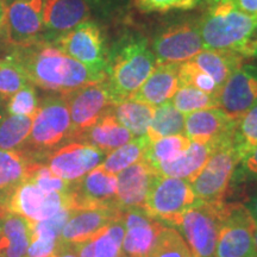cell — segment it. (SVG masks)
<instances>
[{
	"label": "cell",
	"instance_id": "cell-1",
	"mask_svg": "<svg viewBox=\"0 0 257 257\" xmlns=\"http://www.w3.org/2000/svg\"><path fill=\"white\" fill-rule=\"evenodd\" d=\"M6 56L21 67L35 87L56 94H67L83 86L105 81L107 78L104 70L80 63L50 40L12 48Z\"/></svg>",
	"mask_w": 257,
	"mask_h": 257
},
{
	"label": "cell",
	"instance_id": "cell-2",
	"mask_svg": "<svg viewBox=\"0 0 257 257\" xmlns=\"http://www.w3.org/2000/svg\"><path fill=\"white\" fill-rule=\"evenodd\" d=\"M157 60L146 37L130 36L110 50L106 83L114 104L127 100L156 68Z\"/></svg>",
	"mask_w": 257,
	"mask_h": 257
},
{
	"label": "cell",
	"instance_id": "cell-3",
	"mask_svg": "<svg viewBox=\"0 0 257 257\" xmlns=\"http://www.w3.org/2000/svg\"><path fill=\"white\" fill-rule=\"evenodd\" d=\"M198 21L205 49L239 53L257 30V18L239 11L230 0H211Z\"/></svg>",
	"mask_w": 257,
	"mask_h": 257
},
{
	"label": "cell",
	"instance_id": "cell-4",
	"mask_svg": "<svg viewBox=\"0 0 257 257\" xmlns=\"http://www.w3.org/2000/svg\"><path fill=\"white\" fill-rule=\"evenodd\" d=\"M72 120L63 94L46 95L35 114L31 133L22 152L34 162L44 163L51 153L70 142Z\"/></svg>",
	"mask_w": 257,
	"mask_h": 257
},
{
	"label": "cell",
	"instance_id": "cell-5",
	"mask_svg": "<svg viewBox=\"0 0 257 257\" xmlns=\"http://www.w3.org/2000/svg\"><path fill=\"white\" fill-rule=\"evenodd\" d=\"M240 160L242 153L234 142V137L217 143L200 174L191 182L197 200L205 204L224 201Z\"/></svg>",
	"mask_w": 257,
	"mask_h": 257
},
{
	"label": "cell",
	"instance_id": "cell-6",
	"mask_svg": "<svg viewBox=\"0 0 257 257\" xmlns=\"http://www.w3.org/2000/svg\"><path fill=\"white\" fill-rule=\"evenodd\" d=\"M224 212L225 200L198 202L180 218L176 227L184 234L192 257H214Z\"/></svg>",
	"mask_w": 257,
	"mask_h": 257
},
{
	"label": "cell",
	"instance_id": "cell-7",
	"mask_svg": "<svg viewBox=\"0 0 257 257\" xmlns=\"http://www.w3.org/2000/svg\"><path fill=\"white\" fill-rule=\"evenodd\" d=\"M198 202L188 181L156 174L148 192L144 208L160 223L176 226L182 214Z\"/></svg>",
	"mask_w": 257,
	"mask_h": 257
},
{
	"label": "cell",
	"instance_id": "cell-8",
	"mask_svg": "<svg viewBox=\"0 0 257 257\" xmlns=\"http://www.w3.org/2000/svg\"><path fill=\"white\" fill-rule=\"evenodd\" d=\"M255 227V220L245 205L225 202L214 257H257Z\"/></svg>",
	"mask_w": 257,
	"mask_h": 257
},
{
	"label": "cell",
	"instance_id": "cell-9",
	"mask_svg": "<svg viewBox=\"0 0 257 257\" xmlns=\"http://www.w3.org/2000/svg\"><path fill=\"white\" fill-rule=\"evenodd\" d=\"M67 55L89 68L106 72L110 50L101 28L92 21L82 22L72 30L51 40ZM107 74V73H106Z\"/></svg>",
	"mask_w": 257,
	"mask_h": 257
},
{
	"label": "cell",
	"instance_id": "cell-10",
	"mask_svg": "<svg viewBox=\"0 0 257 257\" xmlns=\"http://www.w3.org/2000/svg\"><path fill=\"white\" fill-rule=\"evenodd\" d=\"M150 48L157 63H184L205 49L198 22L192 21L179 22L160 30Z\"/></svg>",
	"mask_w": 257,
	"mask_h": 257
},
{
	"label": "cell",
	"instance_id": "cell-11",
	"mask_svg": "<svg viewBox=\"0 0 257 257\" xmlns=\"http://www.w3.org/2000/svg\"><path fill=\"white\" fill-rule=\"evenodd\" d=\"M66 207L74 208L73 193H47L27 180L11 195L6 210L30 221H42Z\"/></svg>",
	"mask_w": 257,
	"mask_h": 257
},
{
	"label": "cell",
	"instance_id": "cell-12",
	"mask_svg": "<svg viewBox=\"0 0 257 257\" xmlns=\"http://www.w3.org/2000/svg\"><path fill=\"white\" fill-rule=\"evenodd\" d=\"M63 95L68 104L72 120L70 142L76 135L93 126L115 105L106 80L83 86Z\"/></svg>",
	"mask_w": 257,
	"mask_h": 257
},
{
	"label": "cell",
	"instance_id": "cell-13",
	"mask_svg": "<svg viewBox=\"0 0 257 257\" xmlns=\"http://www.w3.org/2000/svg\"><path fill=\"white\" fill-rule=\"evenodd\" d=\"M44 0H11L6 8V44L25 47L46 40L43 28Z\"/></svg>",
	"mask_w": 257,
	"mask_h": 257
},
{
	"label": "cell",
	"instance_id": "cell-14",
	"mask_svg": "<svg viewBox=\"0 0 257 257\" xmlns=\"http://www.w3.org/2000/svg\"><path fill=\"white\" fill-rule=\"evenodd\" d=\"M106 156L104 152L89 144L69 142L51 153L44 165L59 178L75 182L100 166Z\"/></svg>",
	"mask_w": 257,
	"mask_h": 257
},
{
	"label": "cell",
	"instance_id": "cell-15",
	"mask_svg": "<svg viewBox=\"0 0 257 257\" xmlns=\"http://www.w3.org/2000/svg\"><path fill=\"white\" fill-rule=\"evenodd\" d=\"M257 101V67L242 64L218 92V107L238 121Z\"/></svg>",
	"mask_w": 257,
	"mask_h": 257
},
{
	"label": "cell",
	"instance_id": "cell-16",
	"mask_svg": "<svg viewBox=\"0 0 257 257\" xmlns=\"http://www.w3.org/2000/svg\"><path fill=\"white\" fill-rule=\"evenodd\" d=\"M120 219L125 229L121 253L125 257H148L163 224L143 206L125 208Z\"/></svg>",
	"mask_w": 257,
	"mask_h": 257
},
{
	"label": "cell",
	"instance_id": "cell-17",
	"mask_svg": "<svg viewBox=\"0 0 257 257\" xmlns=\"http://www.w3.org/2000/svg\"><path fill=\"white\" fill-rule=\"evenodd\" d=\"M121 212L118 207L105 206L73 208L61 231L60 243L76 244L92 238L106 226L120 219Z\"/></svg>",
	"mask_w": 257,
	"mask_h": 257
},
{
	"label": "cell",
	"instance_id": "cell-18",
	"mask_svg": "<svg viewBox=\"0 0 257 257\" xmlns=\"http://www.w3.org/2000/svg\"><path fill=\"white\" fill-rule=\"evenodd\" d=\"M74 208L118 207L117 175L107 173L98 166L73 185Z\"/></svg>",
	"mask_w": 257,
	"mask_h": 257
},
{
	"label": "cell",
	"instance_id": "cell-19",
	"mask_svg": "<svg viewBox=\"0 0 257 257\" xmlns=\"http://www.w3.org/2000/svg\"><path fill=\"white\" fill-rule=\"evenodd\" d=\"M237 123L219 107L208 108L186 114L185 134L191 142L219 143L234 137Z\"/></svg>",
	"mask_w": 257,
	"mask_h": 257
},
{
	"label": "cell",
	"instance_id": "cell-20",
	"mask_svg": "<svg viewBox=\"0 0 257 257\" xmlns=\"http://www.w3.org/2000/svg\"><path fill=\"white\" fill-rule=\"evenodd\" d=\"M89 5L86 0H44L43 28L48 36H59L88 21Z\"/></svg>",
	"mask_w": 257,
	"mask_h": 257
},
{
	"label": "cell",
	"instance_id": "cell-21",
	"mask_svg": "<svg viewBox=\"0 0 257 257\" xmlns=\"http://www.w3.org/2000/svg\"><path fill=\"white\" fill-rule=\"evenodd\" d=\"M156 170L144 161L134 163L117 174V201L121 211L143 206Z\"/></svg>",
	"mask_w": 257,
	"mask_h": 257
},
{
	"label": "cell",
	"instance_id": "cell-22",
	"mask_svg": "<svg viewBox=\"0 0 257 257\" xmlns=\"http://www.w3.org/2000/svg\"><path fill=\"white\" fill-rule=\"evenodd\" d=\"M34 162L22 150L0 149V217L8 213V202L17 189L30 178Z\"/></svg>",
	"mask_w": 257,
	"mask_h": 257
},
{
	"label": "cell",
	"instance_id": "cell-23",
	"mask_svg": "<svg viewBox=\"0 0 257 257\" xmlns=\"http://www.w3.org/2000/svg\"><path fill=\"white\" fill-rule=\"evenodd\" d=\"M181 63H159L138 91L131 96L134 100L159 106L169 101L178 91L179 68Z\"/></svg>",
	"mask_w": 257,
	"mask_h": 257
},
{
	"label": "cell",
	"instance_id": "cell-24",
	"mask_svg": "<svg viewBox=\"0 0 257 257\" xmlns=\"http://www.w3.org/2000/svg\"><path fill=\"white\" fill-rule=\"evenodd\" d=\"M134 138V135L117 120L111 108V111L96 121L93 126L76 135L72 142L89 144L108 155L113 150L133 141Z\"/></svg>",
	"mask_w": 257,
	"mask_h": 257
},
{
	"label": "cell",
	"instance_id": "cell-25",
	"mask_svg": "<svg viewBox=\"0 0 257 257\" xmlns=\"http://www.w3.org/2000/svg\"><path fill=\"white\" fill-rule=\"evenodd\" d=\"M216 147L217 143L192 142L184 154L155 168L156 173L162 176L184 179L191 184L200 174Z\"/></svg>",
	"mask_w": 257,
	"mask_h": 257
},
{
	"label": "cell",
	"instance_id": "cell-26",
	"mask_svg": "<svg viewBox=\"0 0 257 257\" xmlns=\"http://www.w3.org/2000/svg\"><path fill=\"white\" fill-rule=\"evenodd\" d=\"M32 240V221L16 213L0 217V256L27 257Z\"/></svg>",
	"mask_w": 257,
	"mask_h": 257
},
{
	"label": "cell",
	"instance_id": "cell-27",
	"mask_svg": "<svg viewBox=\"0 0 257 257\" xmlns=\"http://www.w3.org/2000/svg\"><path fill=\"white\" fill-rule=\"evenodd\" d=\"M243 60L244 57L236 51L204 49L191 61L211 76L220 89L226 80L242 66Z\"/></svg>",
	"mask_w": 257,
	"mask_h": 257
},
{
	"label": "cell",
	"instance_id": "cell-28",
	"mask_svg": "<svg viewBox=\"0 0 257 257\" xmlns=\"http://www.w3.org/2000/svg\"><path fill=\"white\" fill-rule=\"evenodd\" d=\"M155 107L146 102L127 99L115 104L112 107V113L119 123L127 128L135 137L147 135L148 127L153 119Z\"/></svg>",
	"mask_w": 257,
	"mask_h": 257
},
{
	"label": "cell",
	"instance_id": "cell-29",
	"mask_svg": "<svg viewBox=\"0 0 257 257\" xmlns=\"http://www.w3.org/2000/svg\"><path fill=\"white\" fill-rule=\"evenodd\" d=\"M184 134L185 115L176 110L170 101L156 106L153 119L147 131V136L150 142Z\"/></svg>",
	"mask_w": 257,
	"mask_h": 257
},
{
	"label": "cell",
	"instance_id": "cell-30",
	"mask_svg": "<svg viewBox=\"0 0 257 257\" xmlns=\"http://www.w3.org/2000/svg\"><path fill=\"white\" fill-rule=\"evenodd\" d=\"M35 115H15L0 111V149L21 150L31 133Z\"/></svg>",
	"mask_w": 257,
	"mask_h": 257
},
{
	"label": "cell",
	"instance_id": "cell-31",
	"mask_svg": "<svg viewBox=\"0 0 257 257\" xmlns=\"http://www.w3.org/2000/svg\"><path fill=\"white\" fill-rule=\"evenodd\" d=\"M149 143L150 140L147 135L135 137L133 141L108 154L102 161L100 167L107 173L117 175L118 173H120L121 170L134 165V163L143 161L144 154H146Z\"/></svg>",
	"mask_w": 257,
	"mask_h": 257
},
{
	"label": "cell",
	"instance_id": "cell-32",
	"mask_svg": "<svg viewBox=\"0 0 257 257\" xmlns=\"http://www.w3.org/2000/svg\"><path fill=\"white\" fill-rule=\"evenodd\" d=\"M191 143L186 135H175L154 141L148 146L143 161L155 169L162 163L169 162L184 154Z\"/></svg>",
	"mask_w": 257,
	"mask_h": 257
},
{
	"label": "cell",
	"instance_id": "cell-33",
	"mask_svg": "<svg viewBox=\"0 0 257 257\" xmlns=\"http://www.w3.org/2000/svg\"><path fill=\"white\" fill-rule=\"evenodd\" d=\"M169 101L182 114L218 107V95L187 86H180Z\"/></svg>",
	"mask_w": 257,
	"mask_h": 257
},
{
	"label": "cell",
	"instance_id": "cell-34",
	"mask_svg": "<svg viewBox=\"0 0 257 257\" xmlns=\"http://www.w3.org/2000/svg\"><path fill=\"white\" fill-rule=\"evenodd\" d=\"M148 257H192V253L178 231L163 225Z\"/></svg>",
	"mask_w": 257,
	"mask_h": 257
},
{
	"label": "cell",
	"instance_id": "cell-35",
	"mask_svg": "<svg viewBox=\"0 0 257 257\" xmlns=\"http://www.w3.org/2000/svg\"><path fill=\"white\" fill-rule=\"evenodd\" d=\"M125 229L121 219L106 226L93 238L94 257H117L121 253Z\"/></svg>",
	"mask_w": 257,
	"mask_h": 257
},
{
	"label": "cell",
	"instance_id": "cell-36",
	"mask_svg": "<svg viewBox=\"0 0 257 257\" xmlns=\"http://www.w3.org/2000/svg\"><path fill=\"white\" fill-rule=\"evenodd\" d=\"M29 80L23 70L10 57H0V104L6 101L28 85Z\"/></svg>",
	"mask_w": 257,
	"mask_h": 257
},
{
	"label": "cell",
	"instance_id": "cell-37",
	"mask_svg": "<svg viewBox=\"0 0 257 257\" xmlns=\"http://www.w3.org/2000/svg\"><path fill=\"white\" fill-rule=\"evenodd\" d=\"M41 99L37 94L36 87L29 82L23 88L16 92L3 105L4 111L15 115H35L40 107Z\"/></svg>",
	"mask_w": 257,
	"mask_h": 257
},
{
	"label": "cell",
	"instance_id": "cell-38",
	"mask_svg": "<svg viewBox=\"0 0 257 257\" xmlns=\"http://www.w3.org/2000/svg\"><path fill=\"white\" fill-rule=\"evenodd\" d=\"M179 85L194 87L205 93H210V94L218 95V92H219V87L214 82V80L208 76L206 73L202 72L191 60L180 64Z\"/></svg>",
	"mask_w": 257,
	"mask_h": 257
},
{
	"label": "cell",
	"instance_id": "cell-39",
	"mask_svg": "<svg viewBox=\"0 0 257 257\" xmlns=\"http://www.w3.org/2000/svg\"><path fill=\"white\" fill-rule=\"evenodd\" d=\"M38 188L47 193H72L74 182L66 181L54 174L44 163H36L29 178Z\"/></svg>",
	"mask_w": 257,
	"mask_h": 257
},
{
	"label": "cell",
	"instance_id": "cell-40",
	"mask_svg": "<svg viewBox=\"0 0 257 257\" xmlns=\"http://www.w3.org/2000/svg\"><path fill=\"white\" fill-rule=\"evenodd\" d=\"M234 142L243 154L257 144V101L237 123Z\"/></svg>",
	"mask_w": 257,
	"mask_h": 257
},
{
	"label": "cell",
	"instance_id": "cell-41",
	"mask_svg": "<svg viewBox=\"0 0 257 257\" xmlns=\"http://www.w3.org/2000/svg\"><path fill=\"white\" fill-rule=\"evenodd\" d=\"M197 0H134L141 14H167L170 11H189L197 8Z\"/></svg>",
	"mask_w": 257,
	"mask_h": 257
},
{
	"label": "cell",
	"instance_id": "cell-42",
	"mask_svg": "<svg viewBox=\"0 0 257 257\" xmlns=\"http://www.w3.org/2000/svg\"><path fill=\"white\" fill-rule=\"evenodd\" d=\"M233 178L245 180V181H257V144L249 148L243 154L242 160L234 170Z\"/></svg>",
	"mask_w": 257,
	"mask_h": 257
},
{
	"label": "cell",
	"instance_id": "cell-43",
	"mask_svg": "<svg viewBox=\"0 0 257 257\" xmlns=\"http://www.w3.org/2000/svg\"><path fill=\"white\" fill-rule=\"evenodd\" d=\"M236 9L257 18V0H230Z\"/></svg>",
	"mask_w": 257,
	"mask_h": 257
},
{
	"label": "cell",
	"instance_id": "cell-44",
	"mask_svg": "<svg viewBox=\"0 0 257 257\" xmlns=\"http://www.w3.org/2000/svg\"><path fill=\"white\" fill-rule=\"evenodd\" d=\"M6 42V6L4 0H0V44Z\"/></svg>",
	"mask_w": 257,
	"mask_h": 257
},
{
	"label": "cell",
	"instance_id": "cell-45",
	"mask_svg": "<svg viewBox=\"0 0 257 257\" xmlns=\"http://www.w3.org/2000/svg\"><path fill=\"white\" fill-rule=\"evenodd\" d=\"M239 54L244 57V59L257 60V40L250 41L249 43L239 51Z\"/></svg>",
	"mask_w": 257,
	"mask_h": 257
},
{
	"label": "cell",
	"instance_id": "cell-46",
	"mask_svg": "<svg viewBox=\"0 0 257 257\" xmlns=\"http://www.w3.org/2000/svg\"><path fill=\"white\" fill-rule=\"evenodd\" d=\"M49 257H78V255L74 251L70 244L60 243V246L57 248L56 251Z\"/></svg>",
	"mask_w": 257,
	"mask_h": 257
},
{
	"label": "cell",
	"instance_id": "cell-47",
	"mask_svg": "<svg viewBox=\"0 0 257 257\" xmlns=\"http://www.w3.org/2000/svg\"><path fill=\"white\" fill-rule=\"evenodd\" d=\"M245 206L249 210L250 214L252 216L253 220H255V223L257 224V189L252 193L251 197L249 198V200L245 204Z\"/></svg>",
	"mask_w": 257,
	"mask_h": 257
},
{
	"label": "cell",
	"instance_id": "cell-48",
	"mask_svg": "<svg viewBox=\"0 0 257 257\" xmlns=\"http://www.w3.org/2000/svg\"><path fill=\"white\" fill-rule=\"evenodd\" d=\"M105 2H107V0H86V3H87L88 5H92V6L101 5V4H104Z\"/></svg>",
	"mask_w": 257,
	"mask_h": 257
},
{
	"label": "cell",
	"instance_id": "cell-49",
	"mask_svg": "<svg viewBox=\"0 0 257 257\" xmlns=\"http://www.w3.org/2000/svg\"><path fill=\"white\" fill-rule=\"evenodd\" d=\"M253 239H255V246H256V251H257V224L255 227V233H253Z\"/></svg>",
	"mask_w": 257,
	"mask_h": 257
},
{
	"label": "cell",
	"instance_id": "cell-50",
	"mask_svg": "<svg viewBox=\"0 0 257 257\" xmlns=\"http://www.w3.org/2000/svg\"><path fill=\"white\" fill-rule=\"evenodd\" d=\"M197 2H198V4L200 5V4H204V3H210L211 0H197Z\"/></svg>",
	"mask_w": 257,
	"mask_h": 257
},
{
	"label": "cell",
	"instance_id": "cell-51",
	"mask_svg": "<svg viewBox=\"0 0 257 257\" xmlns=\"http://www.w3.org/2000/svg\"><path fill=\"white\" fill-rule=\"evenodd\" d=\"M8 2H9V3H10V2H11V0H8Z\"/></svg>",
	"mask_w": 257,
	"mask_h": 257
},
{
	"label": "cell",
	"instance_id": "cell-52",
	"mask_svg": "<svg viewBox=\"0 0 257 257\" xmlns=\"http://www.w3.org/2000/svg\"><path fill=\"white\" fill-rule=\"evenodd\" d=\"M0 257H4V256H0Z\"/></svg>",
	"mask_w": 257,
	"mask_h": 257
}]
</instances>
